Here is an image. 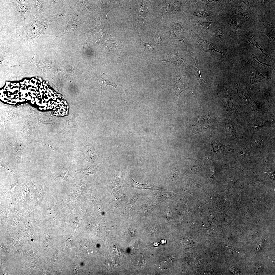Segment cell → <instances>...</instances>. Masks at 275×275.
Here are the masks:
<instances>
[{
    "mask_svg": "<svg viewBox=\"0 0 275 275\" xmlns=\"http://www.w3.org/2000/svg\"><path fill=\"white\" fill-rule=\"evenodd\" d=\"M54 20L53 18L44 19H35L31 22L24 24L17 34V36H26L29 33L35 30L45 24Z\"/></svg>",
    "mask_w": 275,
    "mask_h": 275,
    "instance_id": "obj_1",
    "label": "cell"
},
{
    "mask_svg": "<svg viewBox=\"0 0 275 275\" xmlns=\"http://www.w3.org/2000/svg\"><path fill=\"white\" fill-rule=\"evenodd\" d=\"M193 61L194 62L195 65L194 71L195 72V75L198 81L199 85L201 87V85L202 86L206 82L205 80H203L201 77L198 62L197 63L196 61H195L193 57Z\"/></svg>",
    "mask_w": 275,
    "mask_h": 275,
    "instance_id": "obj_6",
    "label": "cell"
},
{
    "mask_svg": "<svg viewBox=\"0 0 275 275\" xmlns=\"http://www.w3.org/2000/svg\"><path fill=\"white\" fill-rule=\"evenodd\" d=\"M266 173L272 178L274 179L275 173L274 171L269 170L266 172Z\"/></svg>",
    "mask_w": 275,
    "mask_h": 275,
    "instance_id": "obj_17",
    "label": "cell"
},
{
    "mask_svg": "<svg viewBox=\"0 0 275 275\" xmlns=\"http://www.w3.org/2000/svg\"><path fill=\"white\" fill-rule=\"evenodd\" d=\"M46 29V26L43 25L36 30H35L29 33L26 38L27 40H34L42 33Z\"/></svg>",
    "mask_w": 275,
    "mask_h": 275,
    "instance_id": "obj_5",
    "label": "cell"
},
{
    "mask_svg": "<svg viewBox=\"0 0 275 275\" xmlns=\"http://www.w3.org/2000/svg\"><path fill=\"white\" fill-rule=\"evenodd\" d=\"M0 166L3 167L8 170L11 173L15 175L13 171L10 167H9L4 163L0 161Z\"/></svg>",
    "mask_w": 275,
    "mask_h": 275,
    "instance_id": "obj_16",
    "label": "cell"
},
{
    "mask_svg": "<svg viewBox=\"0 0 275 275\" xmlns=\"http://www.w3.org/2000/svg\"><path fill=\"white\" fill-rule=\"evenodd\" d=\"M66 164L64 161H62L60 168L55 173V175L53 177V180L58 177H61L64 180L68 181L67 177L69 175V170L72 167L66 165Z\"/></svg>",
    "mask_w": 275,
    "mask_h": 275,
    "instance_id": "obj_3",
    "label": "cell"
},
{
    "mask_svg": "<svg viewBox=\"0 0 275 275\" xmlns=\"http://www.w3.org/2000/svg\"><path fill=\"white\" fill-rule=\"evenodd\" d=\"M256 59H257V60H258V61H259V62H260V63H263V64H265L266 65H268V64H266V63H262V62H260V61H259V60H258V59H257V58H256Z\"/></svg>",
    "mask_w": 275,
    "mask_h": 275,
    "instance_id": "obj_21",
    "label": "cell"
},
{
    "mask_svg": "<svg viewBox=\"0 0 275 275\" xmlns=\"http://www.w3.org/2000/svg\"><path fill=\"white\" fill-rule=\"evenodd\" d=\"M34 6L36 9L37 13H40L44 9V6L43 1L42 0H34Z\"/></svg>",
    "mask_w": 275,
    "mask_h": 275,
    "instance_id": "obj_11",
    "label": "cell"
},
{
    "mask_svg": "<svg viewBox=\"0 0 275 275\" xmlns=\"http://www.w3.org/2000/svg\"><path fill=\"white\" fill-rule=\"evenodd\" d=\"M159 244L157 242H155L153 244V245H152L153 246H157L158 245H156V244Z\"/></svg>",
    "mask_w": 275,
    "mask_h": 275,
    "instance_id": "obj_19",
    "label": "cell"
},
{
    "mask_svg": "<svg viewBox=\"0 0 275 275\" xmlns=\"http://www.w3.org/2000/svg\"><path fill=\"white\" fill-rule=\"evenodd\" d=\"M100 85L101 88L102 90L107 87L108 85H111L115 87L117 90L116 87L118 86L116 85L115 83L112 82L102 78L97 77Z\"/></svg>",
    "mask_w": 275,
    "mask_h": 275,
    "instance_id": "obj_9",
    "label": "cell"
},
{
    "mask_svg": "<svg viewBox=\"0 0 275 275\" xmlns=\"http://www.w3.org/2000/svg\"><path fill=\"white\" fill-rule=\"evenodd\" d=\"M161 242L162 244H165L166 243V242L165 240H162L161 241Z\"/></svg>",
    "mask_w": 275,
    "mask_h": 275,
    "instance_id": "obj_20",
    "label": "cell"
},
{
    "mask_svg": "<svg viewBox=\"0 0 275 275\" xmlns=\"http://www.w3.org/2000/svg\"><path fill=\"white\" fill-rule=\"evenodd\" d=\"M74 171L84 176L89 174H94V173H95V172L93 171L94 170L92 169L85 166L77 169H74Z\"/></svg>",
    "mask_w": 275,
    "mask_h": 275,
    "instance_id": "obj_8",
    "label": "cell"
},
{
    "mask_svg": "<svg viewBox=\"0 0 275 275\" xmlns=\"http://www.w3.org/2000/svg\"><path fill=\"white\" fill-rule=\"evenodd\" d=\"M175 74L174 86L176 89L177 97L178 98L181 92L184 91L190 90L188 88V83L186 78L179 74L175 73Z\"/></svg>",
    "mask_w": 275,
    "mask_h": 275,
    "instance_id": "obj_2",
    "label": "cell"
},
{
    "mask_svg": "<svg viewBox=\"0 0 275 275\" xmlns=\"http://www.w3.org/2000/svg\"><path fill=\"white\" fill-rule=\"evenodd\" d=\"M141 42L145 46V47L148 49L150 51H153V48L152 44L148 43H145L140 38Z\"/></svg>",
    "mask_w": 275,
    "mask_h": 275,
    "instance_id": "obj_14",
    "label": "cell"
},
{
    "mask_svg": "<svg viewBox=\"0 0 275 275\" xmlns=\"http://www.w3.org/2000/svg\"><path fill=\"white\" fill-rule=\"evenodd\" d=\"M131 178L132 180L135 183V184L130 186L129 187V188H137L143 189H154V188L152 187L148 186V183H147L146 184H140L135 182L132 178Z\"/></svg>",
    "mask_w": 275,
    "mask_h": 275,
    "instance_id": "obj_10",
    "label": "cell"
},
{
    "mask_svg": "<svg viewBox=\"0 0 275 275\" xmlns=\"http://www.w3.org/2000/svg\"><path fill=\"white\" fill-rule=\"evenodd\" d=\"M65 73L66 76L73 73L75 70V68L70 65H66L65 66Z\"/></svg>",
    "mask_w": 275,
    "mask_h": 275,
    "instance_id": "obj_12",
    "label": "cell"
},
{
    "mask_svg": "<svg viewBox=\"0 0 275 275\" xmlns=\"http://www.w3.org/2000/svg\"><path fill=\"white\" fill-rule=\"evenodd\" d=\"M28 3L27 1L24 3L17 5L15 8L17 13L22 15L25 14L29 8V6Z\"/></svg>",
    "mask_w": 275,
    "mask_h": 275,
    "instance_id": "obj_7",
    "label": "cell"
},
{
    "mask_svg": "<svg viewBox=\"0 0 275 275\" xmlns=\"http://www.w3.org/2000/svg\"><path fill=\"white\" fill-rule=\"evenodd\" d=\"M154 39L155 42L157 44H162V43L160 35L159 34L155 35L154 37Z\"/></svg>",
    "mask_w": 275,
    "mask_h": 275,
    "instance_id": "obj_15",
    "label": "cell"
},
{
    "mask_svg": "<svg viewBox=\"0 0 275 275\" xmlns=\"http://www.w3.org/2000/svg\"><path fill=\"white\" fill-rule=\"evenodd\" d=\"M27 0H13L11 1L12 3V4L15 5L18 3H25V2L27 1Z\"/></svg>",
    "mask_w": 275,
    "mask_h": 275,
    "instance_id": "obj_18",
    "label": "cell"
},
{
    "mask_svg": "<svg viewBox=\"0 0 275 275\" xmlns=\"http://www.w3.org/2000/svg\"><path fill=\"white\" fill-rule=\"evenodd\" d=\"M180 175V171L178 170L176 168H174L172 169L171 175L168 178H174L178 177Z\"/></svg>",
    "mask_w": 275,
    "mask_h": 275,
    "instance_id": "obj_13",
    "label": "cell"
},
{
    "mask_svg": "<svg viewBox=\"0 0 275 275\" xmlns=\"http://www.w3.org/2000/svg\"><path fill=\"white\" fill-rule=\"evenodd\" d=\"M80 156L89 161H98L97 155L94 149L87 147L81 148L80 151Z\"/></svg>",
    "mask_w": 275,
    "mask_h": 275,
    "instance_id": "obj_4",
    "label": "cell"
}]
</instances>
